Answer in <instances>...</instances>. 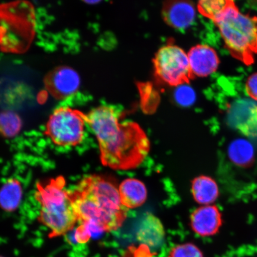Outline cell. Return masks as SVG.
I'll return each instance as SVG.
<instances>
[{
  "label": "cell",
  "mask_w": 257,
  "mask_h": 257,
  "mask_svg": "<svg viewBox=\"0 0 257 257\" xmlns=\"http://www.w3.org/2000/svg\"><path fill=\"white\" fill-rule=\"evenodd\" d=\"M79 226L75 239L88 242L93 234L120 229L127 217L116 183L109 177L89 175L70 191Z\"/></svg>",
  "instance_id": "1"
},
{
  "label": "cell",
  "mask_w": 257,
  "mask_h": 257,
  "mask_svg": "<svg viewBox=\"0 0 257 257\" xmlns=\"http://www.w3.org/2000/svg\"><path fill=\"white\" fill-rule=\"evenodd\" d=\"M119 112L100 106L85 114V121L97 140L102 165L119 170L138 168L149 155V138L134 122H120Z\"/></svg>",
  "instance_id": "2"
},
{
  "label": "cell",
  "mask_w": 257,
  "mask_h": 257,
  "mask_svg": "<svg viewBox=\"0 0 257 257\" xmlns=\"http://www.w3.org/2000/svg\"><path fill=\"white\" fill-rule=\"evenodd\" d=\"M62 176L38 182L34 197L40 205L39 223L50 230V238L66 235L78 223L70 191Z\"/></svg>",
  "instance_id": "3"
},
{
  "label": "cell",
  "mask_w": 257,
  "mask_h": 257,
  "mask_svg": "<svg viewBox=\"0 0 257 257\" xmlns=\"http://www.w3.org/2000/svg\"><path fill=\"white\" fill-rule=\"evenodd\" d=\"M213 21L230 55L246 66L257 55V16L242 14L233 1Z\"/></svg>",
  "instance_id": "4"
},
{
  "label": "cell",
  "mask_w": 257,
  "mask_h": 257,
  "mask_svg": "<svg viewBox=\"0 0 257 257\" xmlns=\"http://www.w3.org/2000/svg\"><path fill=\"white\" fill-rule=\"evenodd\" d=\"M85 116L75 109L58 108L48 118L44 134L57 146H78L84 138Z\"/></svg>",
  "instance_id": "5"
},
{
  "label": "cell",
  "mask_w": 257,
  "mask_h": 257,
  "mask_svg": "<svg viewBox=\"0 0 257 257\" xmlns=\"http://www.w3.org/2000/svg\"><path fill=\"white\" fill-rule=\"evenodd\" d=\"M154 67L157 78L169 85L186 83L192 75L188 54L175 45L161 48L154 59Z\"/></svg>",
  "instance_id": "6"
},
{
  "label": "cell",
  "mask_w": 257,
  "mask_h": 257,
  "mask_svg": "<svg viewBox=\"0 0 257 257\" xmlns=\"http://www.w3.org/2000/svg\"><path fill=\"white\" fill-rule=\"evenodd\" d=\"M227 121L244 136L257 137V103L251 99H237L229 105Z\"/></svg>",
  "instance_id": "7"
},
{
  "label": "cell",
  "mask_w": 257,
  "mask_h": 257,
  "mask_svg": "<svg viewBox=\"0 0 257 257\" xmlns=\"http://www.w3.org/2000/svg\"><path fill=\"white\" fill-rule=\"evenodd\" d=\"M44 84L54 98L64 99L78 91L80 79L78 73L71 67L60 66L47 74Z\"/></svg>",
  "instance_id": "8"
},
{
  "label": "cell",
  "mask_w": 257,
  "mask_h": 257,
  "mask_svg": "<svg viewBox=\"0 0 257 257\" xmlns=\"http://www.w3.org/2000/svg\"><path fill=\"white\" fill-rule=\"evenodd\" d=\"M191 226L195 233L202 237L216 234L222 224L219 209L213 205H202L192 212Z\"/></svg>",
  "instance_id": "9"
},
{
  "label": "cell",
  "mask_w": 257,
  "mask_h": 257,
  "mask_svg": "<svg viewBox=\"0 0 257 257\" xmlns=\"http://www.w3.org/2000/svg\"><path fill=\"white\" fill-rule=\"evenodd\" d=\"M192 75L206 77L216 71L220 60L214 48L207 45L193 47L188 54Z\"/></svg>",
  "instance_id": "10"
},
{
  "label": "cell",
  "mask_w": 257,
  "mask_h": 257,
  "mask_svg": "<svg viewBox=\"0 0 257 257\" xmlns=\"http://www.w3.org/2000/svg\"><path fill=\"white\" fill-rule=\"evenodd\" d=\"M197 12L195 6L188 2H171L166 3L163 16L168 24L178 30H186L194 23Z\"/></svg>",
  "instance_id": "11"
},
{
  "label": "cell",
  "mask_w": 257,
  "mask_h": 257,
  "mask_svg": "<svg viewBox=\"0 0 257 257\" xmlns=\"http://www.w3.org/2000/svg\"><path fill=\"white\" fill-rule=\"evenodd\" d=\"M122 205L127 209L140 207L147 201V189L140 180L128 178L118 186Z\"/></svg>",
  "instance_id": "12"
},
{
  "label": "cell",
  "mask_w": 257,
  "mask_h": 257,
  "mask_svg": "<svg viewBox=\"0 0 257 257\" xmlns=\"http://www.w3.org/2000/svg\"><path fill=\"white\" fill-rule=\"evenodd\" d=\"M165 235V228L159 218L152 214H147L138 229V240L156 248L162 243Z\"/></svg>",
  "instance_id": "13"
},
{
  "label": "cell",
  "mask_w": 257,
  "mask_h": 257,
  "mask_svg": "<svg viewBox=\"0 0 257 257\" xmlns=\"http://www.w3.org/2000/svg\"><path fill=\"white\" fill-rule=\"evenodd\" d=\"M191 192L195 201L204 205L213 204L219 195L216 182L207 176H200L193 180Z\"/></svg>",
  "instance_id": "14"
},
{
  "label": "cell",
  "mask_w": 257,
  "mask_h": 257,
  "mask_svg": "<svg viewBox=\"0 0 257 257\" xmlns=\"http://www.w3.org/2000/svg\"><path fill=\"white\" fill-rule=\"evenodd\" d=\"M24 190L20 181L10 178L0 188V208L7 213L18 210L23 198Z\"/></svg>",
  "instance_id": "15"
},
{
  "label": "cell",
  "mask_w": 257,
  "mask_h": 257,
  "mask_svg": "<svg viewBox=\"0 0 257 257\" xmlns=\"http://www.w3.org/2000/svg\"><path fill=\"white\" fill-rule=\"evenodd\" d=\"M229 156L232 162L237 166H249L253 160L252 146L244 140L234 141L229 147Z\"/></svg>",
  "instance_id": "16"
},
{
  "label": "cell",
  "mask_w": 257,
  "mask_h": 257,
  "mask_svg": "<svg viewBox=\"0 0 257 257\" xmlns=\"http://www.w3.org/2000/svg\"><path fill=\"white\" fill-rule=\"evenodd\" d=\"M21 118L11 110L0 112V135L6 138H13L21 133L22 128Z\"/></svg>",
  "instance_id": "17"
},
{
  "label": "cell",
  "mask_w": 257,
  "mask_h": 257,
  "mask_svg": "<svg viewBox=\"0 0 257 257\" xmlns=\"http://www.w3.org/2000/svg\"><path fill=\"white\" fill-rule=\"evenodd\" d=\"M173 95L176 103L184 107H190L197 99L194 89L187 83L176 86Z\"/></svg>",
  "instance_id": "18"
},
{
  "label": "cell",
  "mask_w": 257,
  "mask_h": 257,
  "mask_svg": "<svg viewBox=\"0 0 257 257\" xmlns=\"http://www.w3.org/2000/svg\"><path fill=\"white\" fill-rule=\"evenodd\" d=\"M226 0H204L198 3V9L202 15L213 21L226 7Z\"/></svg>",
  "instance_id": "19"
},
{
  "label": "cell",
  "mask_w": 257,
  "mask_h": 257,
  "mask_svg": "<svg viewBox=\"0 0 257 257\" xmlns=\"http://www.w3.org/2000/svg\"><path fill=\"white\" fill-rule=\"evenodd\" d=\"M169 257H204L198 246L191 243L180 244L170 250Z\"/></svg>",
  "instance_id": "20"
},
{
  "label": "cell",
  "mask_w": 257,
  "mask_h": 257,
  "mask_svg": "<svg viewBox=\"0 0 257 257\" xmlns=\"http://www.w3.org/2000/svg\"><path fill=\"white\" fill-rule=\"evenodd\" d=\"M245 91L250 99L257 102V72L251 74L247 79Z\"/></svg>",
  "instance_id": "21"
},
{
  "label": "cell",
  "mask_w": 257,
  "mask_h": 257,
  "mask_svg": "<svg viewBox=\"0 0 257 257\" xmlns=\"http://www.w3.org/2000/svg\"><path fill=\"white\" fill-rule=\"evenodd\" d=\"M0 257H4V256H2V255H0Z\"/></svg>",
  "instance_id": "22"
}]
</instances>
